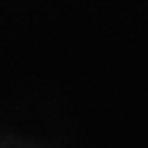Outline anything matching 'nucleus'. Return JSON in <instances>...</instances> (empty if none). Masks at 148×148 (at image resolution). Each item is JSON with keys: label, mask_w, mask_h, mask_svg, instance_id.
Listing matches in <instances>:
<instances>
[]
</instances>
